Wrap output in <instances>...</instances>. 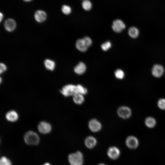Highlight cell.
<instances>
[{"label": "cell", "mask_w": 165, "mask_h": 165, "mask_svg": "<svg viewBox=\"0 0 165 165\" xmlns=\"http://www.w3.org/2000/svg\"><path fill=\"white\" fill-rule=\"evenodd\" d=\"M83 8L86 11L90 10L92 7V4L89 0H84L82 3Z\"/></svg>", "instance_id": "22"}, {"label": "cell", "mask_w": 165, "mask_h": 165, "mask_svg": "<svg viewBox=\"0 0 165 165\" xmlns=\"http://www.w3.org/2000/svg\"><path fill=\"white\" fill-rule=\"evenodd\" d=\"M88 127L93 133H97L101 130L103 125L100 121L96 119L93 118L89 121Z\"/></svg>", "instance_id": "5"}, {"label": "cell", "mask_w": 165, "mask_h": 165, "mask_svg": "<svg viewBox=\"0 0 165 165\" xmlns=\"http://www.w3.org/2000/svg\"><path fill=\"white\" fill-rule=\"evenodd\" d=\"M158 106L161 109L165 110V99L164 98L159 99L158 102Z\"/></svg>", "instance_id": "26"}, {"label": "cell", "mask_w": 165, "mask_h": 165, "mask_svg": "<svg viewBox=\"0 0 165 165\" xmlns=\"http://www.w3.org/2000/svg\"><path fill=\"white\" fill-rule=\"evenodd\" d=\"M43 165H52L51 163L48 162H46L44 163Z\"/></svg>", "instance_id": "30"}, {"label": "cell", "mask_w": 165, "mask_h": 165, "mask_svg": "<svg viewBox=\"0 0 165 165\" xmlns=\"http://www.w3.org/2000/svg\"><path fill=\"white\" fill-rule=\"evenodd\" d=\"M98 165H106L103 163H100Z\"/></svg>", "instance_id": "33"}, {"label": "cell", "mask_w": 165, "mask_h": 165, "mask_svg": "<svg viewBox=\"0 0 165 165\" xmlns=\"http://www.w3.org/2000/svg\"><path fill=\"white\" fill-rule=\"evenodd\" d=\"M61 94L65 97H73L78 94L76 85L69 84L65 85L60 91Z\"/></svg>", "instance_id": "3"}, {"label": "cell", "mask_w": 165, "mask_h": 165, "mask_svg": "<svg viewBox=\"0 0 165 165\" xmlns=\"http://www.w3.org/2000/svg\"><path fill=\"white\" fill-rule=\"evenodd\" d=\"M126 144L129 148L132 150L136 149L139 145V141L137 138L133 136H129L126 139Z\"/></svg>", "instance_id": "6"}, {"label": "cell", "mask_w": 165, "mask_h": 165, "mask_svg": "<svg viewBox=\"0 0 165 165\" xmlns=\"http://www.w3.org/2000/svg\"><path fill=\"white\" fill-rule=\"evenodd\" d=\"M83 39L87 48L91 46L92 44V41L90 38L87 37H85Z\"/></svg>", "instance_id": "28"}, {"label": "cell", "mask_w": 165, "mask_h": 165, "mask_svg": "<svg viewBox=\"0 0 165 165\" xmlns=\"http://www.w3.org/2000/svg\"><path fill=\"white\" fill-rule=\"evenodd\" d=\"M0 165H13V163L8 158L3 156L0 158Z\"/></svg>", "instance_id": "21"}, {"label": "cell", "mask_w": 165, "mask_h": 165, "mask_svg": "<svg viewBox=\"0 0 165 165\" xmlns=\"http://www.w3.org/2000/svg\"><path fill=\"white\" fill-rule=\"evenodd\" d=\"M24 140L25 144L29 146H37L39 145L40 138L36 132L29 131L24 135Z\"/></svg>", "instance_id": "1"}, {"label": "cell", "mask_w": 165, "mask_h": 165, "mask_svg": "<svg viewBox=\"0 0 165 165\" xmlns=\"http://www.w3.org/2000/svg\"><path fill=\"white\" fill-rule=\"evenodd\" d=\"M0 67H1V70H0V73H1V74L6 70L7 67L5 65L2 63H1V64Z\"/></svg>", "instance_id": "29"}, {"label": "cell", "mask_w": 165, "mask_h": 165, "mask_svg": "<svg viewBox=\"0 0 165 165\" xmlns=\"http://www.w3.org/2000/svg\"><path fill=\"white\" fill-rule=\"evenodd\" d=\"M4 26L7 31L12 32L15 29L16 24L15 21L14 20L12 19H8L5 21Z\"/></svg>", "instance_id": "12"}, {"label": "cell", "mask_w": 165, "mask_h": 165, "mask_svg": "<svg viewBox=\"0 0 165 165\" xmlns=\"http://www.w3.org/2000/svg\"><path fill=\"white\" fill-rule=\"evenodd\" d=\"M68 160L71 165H83L84 163L83 156L80 151L69 154Z\"/></svg>", "instance_id": "2"}, {"label": "cell", "mask_w": 165, "mask_h": 165, "mask_svg": "<svg viewBox=\"0 0 165 165\" xmlns=\"http://www.w3.org/2000/svg\"><path fill=\"white\" fill-rule=\"evenodd\" d=\"M128 34L129 36L132 38H136L139 35V31L136 27H132L129 29Z\"/></svg>", "instance_id": "19"}, {"label": "cell", "mask_w": 165, "mask_h": 165, "mask_svg": "<svg viewBox=\"0 0 165 165\" xmlns=\"http://www.w3.org/2000/svg\"><path fill=\"white\" fill-rule=\"evenodd\" d=\"M164 69L162 66L156 64L154 65L152 69V73L153 75L157 78H160L163 75Z\"/></svg>", "instance_id": "10"}, {"label": "cell", "mask_w": 165, "mask_h": 165, "mask_svg": "<svg viewBox=\"0 0 165 165\" xmlns=\"http://www.w3.org/2000/svg\"><path fill=\"white\" fill-rule=\"evenodd\" d=\"M84 95L77 94L73 96V100L74 103L78 105L83 104L85 101Z\"/></svg>", "instance_id": "17"}, {"label": "cell", "mask_w": 165, "mask_h": 165, "mask_svg": "<svg viewBox=\"0 0 165 165\" xmlns=\"http://www.w3.org/2000/svg\"><path fill=\"white\" fill-rule=\"evenodd\" d=\"M76 86L78 94L84 95L87 93L88 91L85 87L79 84L76 85Z\"/></svg>", "instance_id": "23"}, {"label": "cell", "mask_w": 165, "mask_h": 165, "mask_svg": "<svg viewBox=\"0 0 165 165\" xmlns=\"http://www.w3.org/2000/svg\"><path fill=\"white\" fill-rule=\"evenodd\" d=\"M84 143L87 148L91 149L94 148L96 145L97 140L94 136H89L86 138Z\"/></svg>", "instance_id": "11"}, {"label": "cell", "mask_w": 165, "mask_h": 165, "mask_svg": "<svg viewBox=\"0 0 165 165\" xmlns=\"http://www.w3.org/2000/svg\"><path fill=\"white\" fill-rule=\"evenodd\" d=\"M35 18L36 20L39 23H41L45 21L47 18V14L44 11L38 10L35 14Z\"/></svg>", "instance_id": "14"}, {"label": "cell", "mask_w": 165, "mask_h": 165, "mask_svg": "<svg viewBox=\"0 0 165 165\" xmlns=\"http://www.w3.org/2000/svg\"><path fill=\"white\" fill-rule=\"evenodd\" d=\"M45 64L46 68L48 70L53 71L55 67L54 62L50 59H47L45 61Z\"/></svg>", "instance_id": "20"}, {"label": "cell", "mask_w": 165, "mask_h": 165, "mask_svg": "<svg viewBox=\"0 0 165 165\" xmlns=\"http://www.w3.org/2000/svg\"><path fill=\"white\" fill-rule=\"evenodd\" d=\"M125 24L122 20L117 19L113 22L112 28L113 30L116 32L120 33L122 32L125 29Z\"/></svg>", "instance_id": "9"}, {"label": "cell", "mask_w": 165, "mask_h": 165, "mask_svg": "<svg viewBox=\"0 0 165 165\" xmlns=\"http://www.w3.org/2000/svg\"><path fill=\"white\" fill-rule=\"evenodd\" d=\"M63 13L66 15L70 14L72 12V9L70 7L67 5H63L62 8Z\"/></svg>", "instance_id": "25"}, {"label": "cell", "mask_w": 165, "mask_h": 165, "mask_svg": "<svg viewBox=\"0 0 165 165\" xmlns=\"http://www.w3.org/2000/svg\"><path fill=\"white\" fill-rule=\"evenodd\" d=\"M115 75L117 79L122 80L124 78L125 73L122 70L117 69L115 72Z\"/></svg>", "instance_id": "24"}, {"label": "cell", "mask_w": 165, "mask_h": 165, "mask_svg": "<svg viewBox=\"0 0 165 165\" xmlns=\"http://www.w3.org/2000/svg\"><path fill=\"white\" fill-rule=\"evenodd\" d=\"M6 119L10 122H16L18 118V115L15 111H10L8 112L6 115Z\"/></svg>", "instance_id": "13"}, {"label": "cell", "mask_w": 165, "mask_h": 165, "mask_svg": "<svg viewBox=\"0 0 165 165\" xmlns=\"http://www.w3.org/2000/svg\"><path fill=\"white\" fill-rule=\"evenodd\" d=\"M108 157L113 160L117 159L120 155V151L119 149L115 147H110L107 151Z\"/></svg>", "instance_id": "8"}, {"label": "cell", "mask_w": 165, "mask_h": 165, "mask_svg": "<svg viewBox=\"0 0 165 165\" xmlns=\"http://www.w3.org/2000/svg\"><path fill=\"white\" fill-rule=\"evenodd\" d=\"M38 128L40 133L43 134H49L52 130L51 125L45 122H40L38 125Z\"/></svg>", "instance_id": "7"}, {"label": "cell", "mask_w": 165, "mask_h": 165, "mask_svg": "<svg viewBox=\"0 0 165 165\" xmlns=\"http://www.w3.org/2000/svg\"><path fill=\"white\" fill-rule=\"evenodd\" d=\"M0 15H0V17H1V18H0V21H1V22L3 18V15L1 13V14H0Z\"/></svg>", "instance_id": "31"}, {"label": "cell", "mask_w": 165, "mask_h": 165, "mask_svg": "<svg viewBox=\"0 0 165 165\" xmlns=\"http://www.w3.org/2000/svg\"><path fill=\"white\" fill-rule=\"evenodd\" d=\"M111 47V44L109 41H107L102 44L101 47L103 50L106 51L108 50Z\"/></svg>", "instance_id": "27"}, {"label": "cell", "mask_w": 165, "mask_h": 165, "mask_svg": "<svg viewBox=\"0 0 165 165\" xmlns=\"http://www.w3.org/2000/svg\"><path fill=\"white\" fill-rule=\"evenodd\" d=\"M23 1L26 2H29L31 1L32 0H23Z\"/></svg>", "instance_id": "32"}, {"label": "cell", "mask_w": 165, "mask_h": 165, "mask_svg": "<svg viewBox=\"0 0 165 165\" xmlns=\"http://www.w3.org/2000/svg\"><path fill=\"white\" fill-rule=\"evenodd\" d=\"M76 46L78 50L82 52L86 51L88 48L83 39H79L77 40L76 43Z\"/></svg>", "instance_id": "16"}, {"label": "cell", "mask_w": 165, "mask_h": 165, "mask_svg": "<svg viewBox=\"0 0 165 165\" xmlns=\"http://www.w3.org/2000/svg\"><path fill=\"white\" fill-rule=\"evenodd\" d=\"M86 69L85 64L82 62H80L74 68V71L77 74L81 75L85 72Z\"/></svg>", "instance_id": "15"}, {"label": "cell", "mask_w": 165, "mask_h": 165, "mask_svg": "<svg viewBox=\"0 0 165 165\" xmlns=\"http://www.w3.org/2000/svg\"><path fill=\"white\" fill-rule=\"evenodd\" d=\"M146 126L149 128H153L156 125V121L155 119L152 117H147L145 121Z\"/></svg>", "instance_id": "18"}, {"label": "cell", "mask_w": 165, "mask_h": 165, "mask_svg": "<svg viewBox=\"0 0 165 165\" xmlns=\"http://www.w3.org/2000/svg\"><path fill=\"white\" fill-rule=\"evenodd\" d=\"M117 114L121 118L127 119L131 115L132 111L131 109L125 106H120L117 110Z\"/></svg>", "instance_id": "4"}]
</instances>
